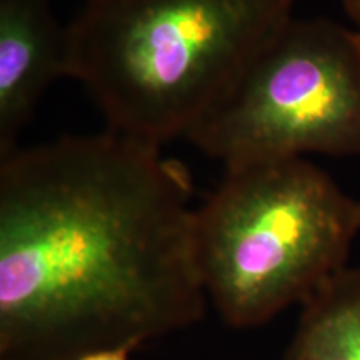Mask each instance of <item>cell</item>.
Here are the masks:
<instances>
[{"label": "cell", "mask_w": 360, "mask_h": 360, "mask_svg": "<svg viewBox=\"0 0 360 360\" xmlns=\"http://www.w3.org/2000/svg\"><path fill=\"white\" fill-rule=\"evenodd\" d=\"M187 169L107 129L0 157V360L135 349L204 314Z\"/></svg>", "instance_id": "6da1fadb"}, {"label": "cell", "mask_w": 360, "mask_h": 360, "mask_svg": "<svg viewBox=\"0 0 360 360\" xmlns=\"http://www.w3.org/2000/svg\"><path fill=\"white\" fill-rule=\"evenodd\" d=\"M297 0H85L67 25L70 77L115 132L162 146L188 134Z\"/></svg>", "instance_id": "7a4b0ae2"}, {"label": "cell", "mask_w": 360, "mask_h": 360, "mask_svg": "<svg viewBox=\"0 0 360 360\" xmlns=\"http://www.w3.org/2000/svg\"><path fill=\"white\" fill-rule=\"evenodd\" d=\"M360 200L304 157L227 167L195 209L205 294L233 327L267 322L347 267Z\"/></svg>", "instance_id": "3957f363"}, {"label": "cell", "mask_w": 360, "mask_h": 360, "mask_svg": "<svg viewBox=\"0 0 360 360\" xmlns=\"http://www.w3.org/2000/svg\"><path fill=\"white\" fill-rule=\"evenodd\" d=\"M186 137L225 167L360 157V32L330 19H290Z\"/></svg>", "instance_id": "277c9868"}, {"label": "cell", "mask_w": 360, "mask_h": 360, "mask_svg": "<svg viewBox=\"0 0 360 360\" xmlns=\"http://www.w3.org/2000/svg\"><path fill=\"white\" fill-rule=\"evenodd\" d=\"M70 77L67 25L51 0H0V157L19 148L44 92Z\"/></svg>", "instance_id": "5b68a950"}, {"label": "cell", "mask_w": 360, "mask_h": 360, "mask_svg": "<svg viewBox=\"0 0 360 360\" xmlns=\"http://www.w3.org/2000/svg\"><path fill=\"white\" fill-rule=\"evenodd\" d=\"M302 307L285 360H360V265L342 269Z\"/></svg>", "instance_id": "8992f818"}, {"label": "cell", "mask_w": 360, "mask_h": 360, "mask_svg": "<svg viewBox=\"0 0 360 360\" xmlns=\"http://www.w3.org/2000/svg\"><path fill=\"white\" fill-rule=\"evenodd\" d=\"M130 352H132V349L127 347L103 349L84 355V357H80L79 360H129Z\"/></svg>", "instance_id": "52a82bcc"}, {"label": "cell", "mask_w": 360, "mask_h": 360, "mask_svg": "<svg viewBox=\"0 0 360 360\" xmlns=\"http://www.w3.org/2000/svg\"><path fill=\"white\" fill-rule=\"evenodd\" d=\"M342 6L349 19L357 27V32H360V0H342Z\"/></svg>", "instance_id": "ba28073f"}]
</instances>
